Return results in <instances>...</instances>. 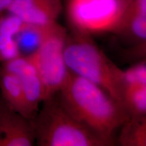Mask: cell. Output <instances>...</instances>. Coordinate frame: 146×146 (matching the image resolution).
I'll use <instances>...</instances> for the list:
<instances>
[{"label":"cell","mask_w":146,"mask_h":146,"mask_svg":"<svg viewBox=\"0 0 146 146\" xmlns=\"http://www.w3.org/2000/svg\"><path fill=\"white\" fill-rule=\"evenodd\" d=\"M117 143L122 146L146 145V116H130L120 128Z\"/></svg>","instance_id":"12"},{"label":"cell","mask_w":146,"mask_h":146,"mask_svg":"<svg viewBox=\"0 0 146 146\" xmlns=\"http://www.w3.org/2000/svg\"><path fill=\"white\" fill-rule=\"evenodd\" d=\"M68 36L66 30L56 24L39 48L26 56L41 78L44 100L57 95L68 78L69 70L64 54Z\"/></svg>","instance_id":"5"},{"label":"cell","mask_w":146,"mask_h":146,"mask_svg":"<svg viewBox=\"0 0 146 146\" xmlns=\"http://www.w3.org/2000/svg\"><path fill=\"white\" fill-rule=\"evenodd\" d=\"M131 0H66V12L74 34L91 37L121 33Z\"/></svg>","instance_id":"4"},{"label":"cell","mask_w":146,"mask_h":146,"mask_svg":"<svg viewBox=\"0 0 146 146\" xmlns=\"http://www.w3.org/2000/svg\"><path fill=\"white\" fill-rule=\"evenodd\" d=\"M14 0H0V15L5 11H8Z\"/></svg>","instance_id":"15"},{"label":"cell","mask_w":146,"mask_h":146,"mask_svg":"<svg viewBox=\"0 0 146 146\" xmlns=\"http://www.w3.org/2000/svg\"><path fill=\"white\" fill-rule=\"evenodd\" d=\"M35 143L32 120L0 100V146H32Z\"/></svg>","instance_id":"6"},{"label":"cell","mask_w":146,"mask_h":146,"mask_svg":"<svg viewBox=\"0 0 146 146\" xmlns=\"http://www.w3.org/2000/svg\"><path fill=\"white\" fill-rule=\"evenodd\" d=\"M122 31H127L138 44L145 45L146 0H131L130 9Z\"/></svg>","instance_id":"11"},{"label":"cell","mask_w":146,"mask_h":146,"mask_svg":"<svg viewBox=\"0 0 146 146\" xmlns=\"http://www.w3.org/2000/svg\"><path fill=\"white\" fill-rule=\"evenodd\" d=\"M3 62V60H2V58H1V56H0V64H1V62Z\"/></svg>","instance_id":"16"},{"label":"cell","mask_w":146,"mask_h":146,"mask_svg":"<svg viewBox=\"0 0 146 146\" xmlns=\"http://www.w3.org/2000/svg\"><path fill=\"white\" fill-rule=\"evenodd\" d=\"M1 15H0V17H1Z\"/></svg>","instance_id":"17"},{"label":"cell","mask_w":146,"mask_h":146,"mask_svg":"<svg viewBox=\"0 0 146 146\" xmlns=\"http://www.w3.org/2000/svg\"><path fill=\"white\" fill-rule=\"evenodd\" d=\"M122 103L130 116H145L146 114V85L125 87Z\"/></svg>","instance_id":"13"},{"label":"cell","mask_w":146,"mask_h":146,"mask_svg":"<svg viewBox=\"0 0 146 146\" xmlns=\"http://www.w3.org/2000/svg\"><path fill=\"white\" fill-rule=\"evenodd\" d=\"M1 64L19 78L27 104L34 119L44 100L43 84L35 67L26 56L21 55L13 59L2 62Z\"/></svg>","instance_id":"7"},{"label":"cell","mask_w":146,"mask_h":146,"mask_svg":"<svg viewBox=\"0 0 146 146\" xmlns=\"http://www.w3.org/2000/svg\"><path fill=\"white\" fill-rule=\"evenodd\" d=\"M57 96L71 116L112 145L116 131L130 117L123 104L70 71Z\"/></svg>","instance_id":"1"},{"label":"cell","mask_w":146,"mask_h":146,"mask_svg":"<svg viewBox=\"0 0 146 146\" xmlns=\"http://www.w3.org/2000/svg\"><path fill=\"white\" fill-rule=\"evenodd\" d=\"M0 91L3 100L11 109L29 120H33L19 78L2 64L0 66Z\"/></svg>","instance_id":"9"},{"label":"cell","mask_w":146,"mask_h":146,"mask_svg":"<svg viewBox=\"0 0 146 146\" xmlns=\"http://www.w3.org/2000/svg\"><path fill=\"white\" fill-rule=\"evenodd\" d=\"M64 54L69 71L98 85L122 103L123 70L95 45L90 36L74 33L68 36Z\"/></svg>","instance_id":"3"},{"label":"cell","mask_w":146,"mask_h":146,"mask_svg":"<svg viewBox=\"0 0 146 146\" xmlns=\"http://www.w3.org/2000/svg\"><path fill=\"white\" fill-rule=\"evenodd\" d=\"M32 123L37 145H112L71 116L57 95L42 102Z\"/></svg>","instance_id":"2"},{"label":"cell","mask_w":146,"mask_h":146,"mask_svg":"<svg viewBox=\"0 0 146 146\" xmlns=\"http://www.w3.org/2000/svg\"><path fill=\"white\" fill-rule=\"evenodd\" d=\"M146 85V63L144 59L123 72V90L125 87Z\"/></svg>","instance_id":"14"},{"label":"cell","mask_w":146,"mask_h":146,"mask_svg":"<svg viewBox=\"0 0 146 146\" xmlns=\"http://www.w3.org/2000/svg\"><path fill=\"white\" fill-rule=\"evenodd\" d=\"M62 0H14L8 11L24 23L49 26L58 23Z\"/></svg>","instance_id":"8"},{"label":"cell","mask_w":146,"mask_h":146,"mask_svg":"<svg viewBox=\"0 0 146 146\" xmlns=\"http://www.w3.org/2000/svg\"><path fill=\"white\" fill-rule=\"evenodd\" d=\"M56 24L49 26H39L22 22L14 36L21 56H27L35 52Z\"/></svg>","instance_id":"10"}]
</instances>
